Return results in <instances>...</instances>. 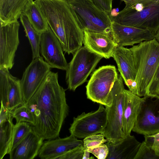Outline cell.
<instances>
[{"mask_svg":"<svg viewBox=\"0 0 159 159\" xmlns=\"http://www.w3.org/2000/svg\"><path fill=\"white\" fill-rule=\"evenodd\" d=\"M66 90L58 81V74L51 71L26 105L35 120L34 130L44 140L58 137L68 115Z\"/></svg>","mask_w":159,"mask_h":159,"instance_id":"obj_1","label":"cell"},{"mask_svg":"<svg viewBox=\"0 0 159 159\" xmlns=\"http://www.w3.org/2000/svg\"><path fill=\"white\" fill-rule=\"evenodd\" d=\"M34 2L58 39L63 51L73 54L82 47L84 31L66 0H35Z\"/></svg>","mask_w":159,"mask_h":159,"instance_id":"obj_2","label":"cell"},{"mask_svg":"<svg viewBox=\"0 0 159 159\" xmlns=\"http://www.w3.org/2000/svg\"><path fill=\"white\" fill-rule=\"evenodd\" d=\"M130 49L136 70L138 95L143 97L148 95L149 87L159 67V42L155 38L134 45Z\"/></svg>","mask_w":159,"mask_h":159,"instance_id":"obj_3","label":"cell"},{"mask_svg":"<svg viewBox=\"0 0 159 159\" xmlns=\"http://www.w3.org/2000/svg\"><path fill=\"white\" fill-rule=\"evenodd\" d=\"M74 10L83 31L111 33L112 19L92 0H66Z\"/></svg>","mask_w":159,"mask_h":159,"instance_id":"obj_4","label":"cell"},{"mask_svg":"<svg viewBox=\"0 0 159 159\" xmlns=\"http://www.w3.org/2000/svg\"><path fill=\"white\" fill-rule=\"evenodd\" d=\"M123 79L118 74L109 94L105 106L108 123L102 134L107 141L114 142L123 138L122 131L124 90Z\"/></svg>","mask_w":159,"mask_h":159,"instance_id":"obj_5","label":"cell"},{"mask_svg":"<svg viewBox=\"0 0 159 159\" xmlns=\"http://www.w3.org/2000/svg\"><path fill=\"white\" fill-rule=\"evenodd\" d=\"M73 54L66 70V80L68 88L75 91L87 81L88 76L103 57L84 46Z\"/></svg>","mask_w":159,"mask_h":159,"instance_id":"obj_6","label":"cell"},{"mask_svg":"<svg viewBox=\"0 0 159 159\" xmlns=\"http://www.w3.org/2000/svg\"><path fill=\"white\" fill-rule=\"evenodd\" d=\"M118 75L116 67L112 65L102 66L95 70L86 86L87 98L106 106Z\"/></svg>","mask_w":159,"mask_h":159,"instance_id":"obj_7","label":"cell"},{"mask_svg":"<svg viewBox=\"0 0 159 159\" xmlns=\"http://www.w3.org/2000/svg\"><path fill=\"white\" fill-rule=\"evenodd\" d=\"M107 123L105 107L99 104L96 111L88 113L84 112L74 117L69 130L70 134L77 138L84 139L92 135L103 134Z\"/></svg>","mask_w":159,"mask_h":159,"instance_id":"obj_8","label":"cell"},{"mask_svg":"<svg viewBox=\"0 0 159 159\" xmlns=\"http://www.w3.org/2000/svg\"><path fill=\"white\" fill-rule=\"evenodd\" d=\"M112 20L125 25L148 30L155 35L159 30V6L139 11L124 8Z\"/></svg>","mask_w":159,"mask_h":159,"instance_id":"obj_9","label":"cell"},{"mask_svg":"<svg viewBox=\"0 0 159 159\" xmlns=\"http://www.w3.org/2000/svg\"><path fill=\"white\" fill-rule=\"evenodd\" d=\"M132 131L144 136L159 132V96L143 97Z\"/></svg>","mask_w":159,"mask_h":159,"instance_id":"obj_10","label":"cell"},{"mask_svg":"<svg viewBox=\"0 0 159 159\" xmlns=\"http://www.w3.org/2000/svg\"><path fill=\"white\" fill-rule=\"evenodd\" d=\"M20 26L18 20L0 23V69L9 70L14 65L16 52L19 44Z\"/></svg>","mask_w":159,"mask_h":159,"instance_id":"obj_11","label":"cell"},{"mask_svg":"<svg viewBox=\"0 0 159 159\" xmlns=\"http://www.w3.org/2000/svg\"><path fill=\"white\" fill-rule=\"evenodd\" d=\"M43 58L33 59L25 69L20 83L24 104L26 103L51 71Z\"/></svg>","mask_w":159,"mask_h":159,"instance_id":"obj_12","label":"cell"},{"mask_svg":"<svg viewBox=\"0 0 159 159\" xmlns=\"http://www.w3.org/2000/svg\"><path fill=\"white\" fill-rule=\"evenodd\" d=\"M58 39L49 26L41 33L40 52L45 61L52 68L66 70L68 63Z\"/></svg>","mask_w":159,"mask_h":159,"instance_id":"obj_13","label":"cell"},{"mask_svg":"<svg viewBox=\"0 0 159 159\" xmlns=\"http://www.w3.org/2000/svg\"><path fill=\"white\" fill-rule=\"evenodd\" d=\"M9 70L0 69L1 103L9 111L24 104L20 80L12 76Z\"/></svg>","mask_w":159,"mask_h":159,"instance_id":"obj_14","label":"cell"},{"mask_svg":"<svg viewBox=\"0 0 159 159\" xmlns=\"http://www.w3.org/2000/svg\"><path fill=\"white\" fill-rule=\"evenodd\" d=\"M112 57L116 61L120 74L129 90L137 94L138 85L135 81L136 70L131 50L124 46L117 45Z\"/></svg>","mask_w":159,"mask_h":159,"instance_id":"obj_15","label":"cell"},{"mask_svg":"<svg viewBox=\"0 0 159 159\" xmlns=\"http://www.w3.org/2000/svg\"><path fill=\"white\" fill-rule=\"evenodd\" d=\"M111 34L117 45L123 46H133L155 38V34L148 30L125 25L113 20Z\"/></svg>","mask_w":159,"mask_h":159,"instance_id":"obj_16","label":"cell"},{"mask_svg":"<svg viewBox=\"0 0 159 159\" xmlns=\"http://www.w3.org/2000/svg\"><path fill=\"white\" fill-rule=\"evenodd\" d=\"M77 139L70 134L65 138H59L45 141L40 149L39 157L41 159H56L70 151L83 145V141Z\"/></svg>","mask_w":159,"mask_h":159,"instance_id":"obj_17","label":"cell"},{"mask_svg":"<svg viewBox=\"0 0 159 159\" xmlns=\"http://www.w3.org/2000/svg\"><path fill=\"white\" fill-rule=\"evenodd\" d=\"M83 43L91 51L106 59L112 57L117 45L111 33H99L84 31Z\"/></svg>","mask_w":159,"mask_h":159,"instance_id":"obj_18","label":"cell"},{"mask_svg":"<svg viewBox=\"0 0 159 159\" xmlns=\"http://www.w3.org/2000/svg\"><path fill=\"white\" fill-rule=\"evenodd\" d=\"M109 149L106 159H134L141 144L130 134L114 142L107 141Z\"/></svg>","mask_w":159,"mask_h":159,"instance_id":"obj_19","label":"cell"},{"mask_svg":"<svg viewBox=\"0 0 159 159\" xmlns=\"http://www.w3.org/2000/svg\"><path fill=\"white\" fill-rule=\"evenodd\" d=\"M142 100L143 97L125 89L122 126L123 138L130 134L135 123Z\"/></svg>","mask_w":159,"mask_h":159,"instance_id":"obj_20","label":"cell"},{"mask_svg":"<svg viewBox=\"0 0 159 159\" xmlns=\"http://www.w3.org/2000/svg\"><path fill=\"white\" fill-rule=\"evenodd\" d=\"M44 139L33 129L9 153L10 159H33L39 155Z\"/></svg>","mask_w":159,"mask_h":159,"instance_id":"obj_21","label":"cell"},{"mask_svg":"<svg viewBox=\"0 0 159 159\" xmlns=\"http://www.w3.org/2000/svg\"><path fill=\"white\" fill-rule=\"evenodd\" d=\"M33 2V0H0V22L18 20Z\"/></svg>","mask_w":159,"mask_h":159,"instance_id":"obj_22","label":"cell"},{"mask_svg":"<svg viewBox=\"0 0 159 159\" xmlns=\"http://www.w3.org/2000/svg\"><path fill=\"white\" fill-rule=\"evenodd\" d=\"M10 111L0 113V159H2L11 151L14 125Z\"/></svg>","mask_w":159,"mask_h":159,"instance_id":"obj_23","label":"cell"},{"mask_svg":"<svg viewBox=\"0 0 159 159\" xmlns=\"http://www.w3.org/2000/svg\"><path fill=\"white\" fill-rule=\"evenodd\" d=\"M20 18L31 46L33 59L40 57L41 33L35 29L25 13L21 15Z\"/></svg>","mask_w":159,"mask_h":159,"instance_id":"obj_24","label":"cell"},{"mask_svg":"<svg viewBox=\"0 0 159 159\" xmlns=\"http://www.w3.org/2000/svg\"><path fill=\"white\" fill-rule=\"evenodd\" d=\"M25 13L35 29L40 33L45 31L48 25L41 11L34 2L31 4Z\"/></svg>","mask_w":159,"mask_h":159,"instance_id":"obj_25","label":"cell"},{"mask_svg":"<svg viewBox=\"0 0 159 159\" xmlns=\"http://www.w3.org/2000/svg\"><path fill=\"white\" fill-rule=\"evenodd\" d=\"M31 124L20 122L14 125L11 141V151L13 149L32 129Z\"/></svg>","mask_w":159,"mask_h":159,"instance_id":"obj_26","label":"cell"},{"mask_svg":"<svg viewBox=\"0 0 159 159\" xmlns=\"http://www.w3.org/2000/svg\"><path fill=\"white\" fill-rule=\"evenodd\" d=\"M10 112L12 117L16 119V123L25 121L31 124L32 126L34 124V115L30 108L25 104L18 107Z\"/></svg>","mask_w":159,"mask_h":159,"instance_id":"obj_27","label":"cell"},{"mask_svg":"<svg viewBox=\"0 0 159 159\" xmlns=\"http://www.w3.org/2000/svg\"><path fill=\"white\" fill-rule=\"evenodd\" d=\"M104 138V135L101 134L89 136L83 139V145L85 149L96 147L107 142Z\"/></svg>","mask_w":159,"mask_h":159,"instance_id":"obj_28","label":"cell"},{"mask_svg":"<svg viewBox=\"0 0 159 159\" xmlns=\"http://www.w3.org/2000/svg\"><path fill=\"white\" fill-rule=\"evenodd\" d=\"M144 142L155 153L154 159H159V132L152 135L144 136Z\"/></svg>","mask_w":159,"mask_h":159,"instance_id":"obj_29","label":"cell"},{"mask_svg":"<svg viewBox=\"0 0 159 159\" xmlns=\"http://www.w3.org/2000/svg\"><path fill=\"white\" fill-rule=\"evenodd\" d=\"M85 150L83 145L79 146L59 156L56 159H82Z\"/></svg>","mask_w":159,"mask_h":159,"instance_id":"obj_30","label":"cell"},{"mask_svg":"<svg viewBox=\"0 0 159 159\" xmlns=\"http://www.w3.org/2000/svg\"><path fill=\"white\" fill-rule=\"evenodd\" d=\"M86 150L98 159H106L109 153V149L106 143Z\"/></svg>","mask_w":159,"mask_h":159,"instance_id":"obj_31","label":"cell"},{"mask_svg":"<svg viewBox=\"0 0 159 159\" xmlns=\"http://www.w3.org/2000/svg\"><path fill=\"white\" fill-rule=\"evenodd\" d=\"M148 95L159 96V67L149 87Z\"/></svg>","mask_w":159,"mask_h":159,"instance_id":"obj_32","label":"cell"},{"mask_svg":"<svg viewBox=\"0 0 159 159\" xmlns=\"http://www.w3.org/2000/svg\"><path fill=\"white\" fill-rule=\"evenodd\" d=\"M98 8L110 15L112 10V0H92Z\"/></svg>","mask_w":159,"mask_h":159,"instance_id":"obj_33","label":"cell"},{"mask_svg":"<svg viewBox=\"0 0 159 159\" xmlns=\"http://www.w3.org/2000/svg\"><path fill=\"white\" fill-rule=\"evenodd\" d=\"M90 153L88 151H87L86 149L85 150L83 159H89L90 158Z\"/></svg>","mask_w":159,"mask_h":159,"instance_id":"obj_34","label":"cell"},{"mask_svg":"<svg viewBox=\"0 0 159 159\" xmlns=\"http://www.w3.org/2000/svg\"><path fill=\"white\" fill-rule=\"evenodd\" d=\"M122 1H123L125 3V4H127L130 3L136 0H121Z\"/></svg>","mask_w":159,"mask_h":159,"instance_id":"obj_35","label":"cell"},{"mask_svg":"<svg viewBox=\"0 0 159 159\" xmlns=\"http://www.w3.org/2000/svg\"><path fill=\"white\" fill-rule=\"evenodd\" d=\"M155 38L159 42V30L157 32L155 35Z\"/></svg>","mask_w":159,"mask_h":159,"instance_id":"obj_36","label":"cell"}]
</instances>
